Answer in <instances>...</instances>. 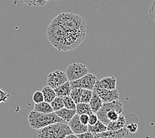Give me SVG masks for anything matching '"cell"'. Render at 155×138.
Instances as JSON below:
<instances>
[{"mask_svg":"<svg viewBox=\"0 0 155 138\" xmlns=\"http://www.w3.org/2000/svg\"><path fill=\"white\" fill-rule=\"evenodd\" d=\"M86 23L76 14L65 12L58 14L47 28L48 41L59 51H70L78 48L85 40Z\"/></svg>","mask_w":155,"mask_h":138,"instance_id":"obj_1","label":"cell"},{"mask_svg":"<svg viewBox=\"0 0 155 138\" xmlns=\"http://www.w3.org/2000/svg\"><path fill=\"white\" fill-rule=\"evenodd\" d=\"M123 111V106L119 100L114 102L103 103L100 110L96 113L98 119L104 124L117 120Z\"/></svg>","mask_w":155,"mask_h":138,"instance_id":"obj_2","label":"cell"},{"mask_svg":"<svg viewBox=\"0 0 155 138\" xmlns=\"http://www.w3.org/2000/svg\"><path fill=\"white\" fill-rule=\"evenodd\" d=\"M56 122H64L55 114V112L44 114L34 110L31 111L28 115V123L35 130H39L52 123Z\"/></svg>","mask_w":155,"mask_h":138,"instance_id":"obj_3","label":"cell"},{"mask_svg":"<svg viewBox=\"0 0 155 138\" xmlns=\"http://www.w3.org/2000/svg\"><path fill=\"white\" fill-rule=\"evenodd\" d=\"M68 123L56 122L37 130V138H64L72 133Z\"/></svg>","mask_w":155,"mask_h":138,"instance_id":"obj_4","label":"cell"},{"mask_svg":"<svg viewBox=\"0 0 155 138\" xmlns=\"http://www.w3.org/2000/svg\"><path fill=\"white\" fill-rule=\"evenodd\" d=\"M67 79L69 82L80 79L88 73V69L83 64L72 63L69 65L66 69L65 72Z\"/></svg>","mask_w":155,"mask_h":138,"instance_id":"obj_5","label":"cell"},{"mask_svg":"<svg viewBox=\"0 0 155 138\" xmlns=\"http://www.w3.org/2000/svg\"><path fill=\"white\" fill-rule=\"evenodd\" d=\"M97 80V78L95 74L87 73L85 76L81 77L79 79L70 82V84L71 88L93 90L95 84H96Z\"/></svg>","mask_w":155,"mask_h":138,"instance_id":"obj_6","label":"cell"},{"mask_svg":"<svg viewBox=\"0 0 155 138\" xmlns=\"http://www.w3.org/2000/svg\"><path fill=\"white\" fill-rule=\"evenodd\" d=\"M67 81H68V79H67L65 72L60 70H56L48 74L47 84L48 86L54 89L60 85L66 82Z\"/></svg>","mask_w":155,"mask_h":138,"instance_id":"obj_7","label":"cell"},{"mask_svg":"<svg viewBox=\"0 0 155 138\" xmlns=\"http://www.w3.org/2000/svg\"><path fill=\"white\" fill-rule=\"evenodd\" d=\"M93 91L99 96L104 103L114 102L119 99V93L117 89L105 90L94 87Z\"/></svg>","mask_w":155,"mask_h":138,"instance_id":"obj_8","label":"cell"},{"mask_svg":"<svg viewBox=\"0 0 155 138\" xmlns=\"http://www.w3.org/2000/svg\"><path fill=\"white\" fill-rule=\"evenodd\" d=\"M94 138H129V132L125 127L116 131L106 132L94 134Z\"/></svg>","mask_w":155,"mask_h":138,"instance_id":"obj_9","label":"cell"},{"mask_svg":"<svg viewBox=\"0 0 155 138\" xmlns=\"http://www.w3.org/2000/svg\"><path fill=\"white\" fill-rule=\"evenodd\" d=\"M68 124L72 132L76 135L87 132V128H88L87 125H84L83 123H81L79 119V115L77 114L74 116L73 118L68 123Z\"/></svg>","mask_w":155,"mask_h":138,"instance_id":"obj_10","label":"cell"},{"mask_svg":"<svg viewBox=\"0 0 155 138\" xmlns=\"http://www.w3.org/2000/svg\"><path fill=\"white\" fill-rule=\"evenodd\" d=\"M116 86L117 80L115 78L114 76H107L100 80H98L94 87L105 90H114L116 89Z\"/></svg>","mask_w":155,"mask_h":138,"instance_id":"obj_11","label":"cell"},{"mask_svg":"<svg viewBox=\"0 0 155 138\" xmlns=\"http://www.w3.org/2000/svg\"><path fill=\"white\" fill-rule=\"evenodd\" d=\"M126 124V118L125 116L122 114L119 116V118L114 122H110L107 125V131H116L121 130L125 127Z\"/></svg>","mask_w":155,"mask_h":138,"instance_id":"obj_12","label":"cell"},{"mask_svg":"<svg viewBox=\"0 0 155 138\" xmlns=\"http://www.w3.org/2000/svg\"><path fill=\"white\" fill-rule=\"evenodd\" d=\"M54 112L59 118H61L66 123H68L74 116L76 114V109H67L64 107Z\"/></svg>","mask_w":155,"mask_h":138,"instance_id":"obj_13","label":"cell"},{"mask_svg":"<svg viewBox=\"0 0 155 138\" xmlns=\"http://www.w3.org/2000/svg\"><path fill=\"white\" fill-rule=\"evenodd\" d=\"M103 103V101L101 100V99L100 98L99 96L93 91L92 96H91V100L88 103L91 109V112L93 113H95V114H96L101 108Z\"/></svg>","mask_w":155,"mask_h":138,"instance_id":"obj_14","label":"cell"},{"mask_svg":"<svg viewBox=\"0 0 155 138\" xmlns=\"http://www.w3.org/2000/svg\"><path fill=\"white\" fill-rule=\"evenodd\" d=\"M72 88L70 86V82L67 81L66 82L60 85L57 88H54V91L56 95L57 96L64 98L66 96H68L70 94V92H71Z\"/></svg>","mask_w":155,"mask_h":138,"instance_id":"obj_15","label":"cell"},{"mask_svg":"<svg viewBox=\"0 0 155 138\" xmlns=\"http://www.w3.org/2000/svg\"><path fill=\"white\" fill-rule=\"evenodd\" d=\"M33 110L35 112L44 113V114H48V113H51L54 112L51 107V104L45 101L38 104H35Z\"/></svg>","mask_w":155,"mask_h":138,"instance_id":"obj_16","label":"cell"},{"mask_svg":"<svg viewBox=\"0 0 155 138\" xmlns=\"http://www.w3.org/2000/svg\"><path fill=\"white\" fill-rule=\"evenodd\" d=\"M42 93L43 94L44 97V101L46 102H48V103L50 104L51 102L54 100V98L56 96L55 91L50 87L49 86H46L43 87V89H42Z\"/></svg>","mask_w":155,"mask_h":138,"instance_id":"obj_17","label":"cell"},{"mask_svg":"<svg viewBox=\"0 0 155 138\" xmlns=\"http://www.w3.org/2000/svg\"><path fill=\"white\" fill-rule=\"evenodd\" d=\"M87 126H88L87 131H89V132H91L94 134L103 133L107 131V126L104 124V123L100 122V120H98L97 123H95L94 125H92V126L87 125Z\"/></svg>","mask_w":155,"mask_h":138,"instance_id":"obj_18","label":"cell"},{"mask_svg":"<svg viewBox=\"0 0 155 138\" xmlns=\"http://www.w3.org/2000/svg\"><path fill=\"white\" fill-rule=\"evenodd\" d=\"M76 112L78 115L81 114H87L90 115L92 114L90 106L88 103H83V102H80V103L76 104Z\"/></svg>","mask_w":155,"mask_h":138,"instance_id":"obj_19","label":"cell"},{"mask_svg":"<svg viewBox=\"0 0 155 138\" xmlns=\"http://www.w3.org/2000/svg\"><path fill=\"white\" fill-rule=\"evenodd\" d=\"M50 104L54 112L58 111L59 109H61L64 107V102H63V98L57 96H56L54 100H52Z\"/></svg>","mask_w":155,"mask_h":138,"instance_id":"obj_20","label":"cell"},{"mask_svg":"<svg viewBox=\"0 0 155 138\" xmlns=\"http://www.w3.org/2000/svg\"><path fill=\"white\" fill-rule=\"evenodd\" d=\"M81 94H82V88H72L70 96L71 97L72 100L75 102L76 104H78L80 102Z\"/></svg>","mask_w":155,"mask_h":138,"instance_id":"obj_21","label":"cell"},{"mask_svg":"<svg viewBox=\"0 0 155 138\" xmlns=\"http://www.w3.org/2000/svg\"><path fill=\"white\" fill-rule=\"evenodd\" d=\"M93 90L87 89H82V94H81L80 102L83 103H89L91 96H92Z\"/></svg>","mask_w":155,"mask_h":138,"instance_id":"obj_22","label":"cell"},{"mask_svg":"<svg viewBox=\"0 0 155 138\" xmlns=\"http://www.w3.org/2000/svg\"><path fill=\"white\" fill-rule=\"evenodd\" d=\"M20 2L29 6H45L47 2L45 0H20Z\"/></svg>","mask_w":155,"mask_h":138,"instance_id":"obj_23","label":"cell"},{"mask_svg":"<svg viewBox=\"0 0 155 138\" xmlns=\"http://www.w3.org/2000/svg\"><path fill=\"white\" fill-rule=\"evenodd\" d=\"M63 102H64V108L70 109H76V104L70 96L63 98Z\"/></svg>","mask_w":155,"mask_h":138,"instance_id":"obj_24","label":"cell"},{"mask_svg":"<svg viewBox=\"0 0 155 138\" xmlns=\"http://www.w3.org/2000/svg\"><path fill=\"white\" fill-rule=\"evenodd\" d=\"M32 99L33 101L35 102V104H38L40 103V102H43L44 97L43 93H42V91L37 90L36 92H35L34 94H33Z\"/></svg>","mask_w":155,"mask_h":138,"instance_id":"obj_25","label":"cell"},{"mask_svg":"<svg viewBox=\"0 0 155 138\" xmlns=\"http://www.w3.org/2000/svg\"><path fill=\"white\" fill-rule=\"evenodd\" d=\"M125 127L127 128V130H128V132L129 133H135L137 132V131L138 130L139 125H138V123H137V122H131L128 123H126Z\"/></svg>","mask_w":155,"mask_h":138,"instance_id":"obj_26","label":"cell"},{"mask_svg":"<svg viewBox=\"0 0 155 138\" xmlns=\"http://www.w3.org/2000/svg\"><path fill=\"white\" fill-rule=\"evenodd\" d=\"M149 15L151 19L155 21V0L153 2L149 9Z\"/></svg>","mask_w":155,"mask_h":138,"instance_id":"obj_27","label":"cell"},{"mask_svg":"<svg viewBox=\"0 0 155 138\" xmlns=\"http://www.w3.org/2000/svg\"><path fill=\"white\" fill-rule=\"evenodd\" d=\"M98 118L96 115V114L95 113H92L90 115H89V119H88V124L90 126H92L94 125L95 123H96L98 121Z\"/></svg>","mask_w":155,"mask_h":138,"instance_id":"obj_28","label":"cell"},{"mask_svg":"<svg viewBox=\"0 0 155 138\" xmlns=\"http://www.w3.org/2000/svg\"><path fill=\"white\" fill-rule=\"evenodd\" d=\"M9 97V95L5 91L0 88V103L5 102Z\"/></svg>","mask_w":155,"mask_h":138,"instance_id":"obj_29","label":"cell"},{"mask_svg":"<svg viewBox=\"0 0 155 138\" xmlns=\"http://www.w3.org/2000/svg\"><path fill=\"white\" fill-rule=\"evenodd\" d=\"M79 119L81 123H83L84 125L88 124V119H89V115L87 114H81L79 115Z\"/></svg>","mask_w":155,"mask_h":138,"instance_id":"obj_30","label":"cell"},{"mask_svg":"<svg viewBox=\"0 0 155 138\" xmlns=\"http://www.w3.org/2000/svg\"><path fill=\"white\" fill-rule=\"evenodd\" d=\"M94 133L89 132V131H87L86 132L78 134L77 136L79 138H94Z\"/></svg>","mask_w":155,"mask_h":138,"instance_id":"obj_31","label":"cell"},{"mask_svg":"<svg viewBox=\"0 0 155 138\" xmlns=\"http://www.w3.org/2000/svg\"><path fill=\"white\" fill-rule=\"evenodd\" d=\"M64 138H79V137H78L77 135H76V134L72 133L68 134V135H67Z\"/></svg>","mask_w":155,"mask_h":138,"instance_id":"obj_32","label":"cell"},{"mask_svg":"<svg viewBox=\"0 0 155 138\" xmlns=\"http://www.w3.org/2000/svg\"><path fill=\"white\" fill-rule=\"evenodd\" d=\"M45 1H46V2H48V0H45Z\"/></svg>","mask_w":155,"mask_h":138,"instance_id":"obj_33","label":"cell"},{"mask_svg":"<svg viewBox=\"0 0 155 138\" xmlns=\"http://www.w3.org/2000/svg\"><path fill=\"white\" fill-rule=\"evenodd\" d=\"M54 1H59V0H54Z\"/></svg>","mask_w":155,"mask_h":138,"instance_id":"obj_34","label":"cell"}]
</instances>
